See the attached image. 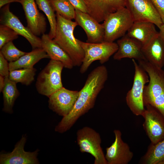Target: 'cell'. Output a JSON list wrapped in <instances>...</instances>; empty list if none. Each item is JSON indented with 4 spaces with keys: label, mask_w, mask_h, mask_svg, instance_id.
Masks as SVG:
<instances>
[{
    "label": "cell",
    "mask_w": 164,
    "mask_h": 164,
    "mask_svg": "<svg viewBox=\"0 0 164 164\" xmlns=\"http://www.w3.org/2000/svg\"><path fill=\"white\" fill-rule=\"evenodd\" d=\"M108 78L107 69L103 65L98 66L90 73L84 86L79 91L73 109L68 114L63 117L55 127V131L62 133L69 130L81 116L94 107L96 98Z\"/></svg>",
    "instance_id": "cell-1"
},
{
    "label": "cell",
    "mask_w": 164,
    "mask_h": 164,
    "mask_svg": "<svg viewBox=\"0 0 164 164\" xmlns=\"http://www.w3.org/2000/svg\"><path fill=\"white\" fill-rule=\"evenodd\" d=\"M56 27L55 36L53 40L68 55L73 66L79 67L82 64L84 53L81 46L79 39L74 35V30L78 26L75 21L67 19L56 13Z\"/></svg>",
    "instance_id": "cell-2"
},
{
    "label": "cell",
    "mask_w": 164,
    "mask_h": 164,
    "mask_svg": "<svg viewBox=\"0 0 164 164\" xmlns=\"http://www.w3.org/2000/svg\"><path fill=\"white\" fill-rule=\"evenodd\" d=\"M138 62L149 77L148 84L144 89V105L152 106L164 117V70L146 60Z\"/></svg>",
    "instance_id": "cell-3"
},
{
    "label": "cell",
    "mask_w": 164,
    "mask_h": 164,
    "mask_svg": "<svg viewBox=\"0 0 164 164\" xmlns=\"http://www.w3.org/2000/svg\"><path fill=\"white\" fill-rule=\"evenodd\" d=\"M103 22L104 42H111L125 35L134 21L130 11L125 7L109 14Z\"/></svg>",
    "instance_id": "cell-4"
},
{
    "label": "cell",
    "mask_w": 164,
    "mask_h": 164,
    "mask_svg": "<svg viewBox=\"0 0 164 164\" xmlns=\"http://www.w3.org/2000/svg\"><path fill=\"white\" fill-rule=\"evenodd\" d=\"M135 68L133 84L127 92L126 101L127 104L132 113L136 116H142L145 110L143 94L145 86L149 81L146 72L132 59Z\"/></svg>",
    "instance_id": "cell-5"
},
{
    "label": "cell",
    "mask_w": 164,
    "mask_h": 164,
    "mask_svg": "<svg viewBox=\"0 0 164 164\" xmlns=\"http://www.w3.org/2000/svg\"><path fill=\"white\" fill-rule=\"evenodd\" d=\"M64 66L61 62L51 60L40 72L36 87L40 94L49 97L63 87L61 75Z\"/></svg>",
    "instance_id": "cell-6"
},
{
    "label": "cell",
    "mask_w": 164,
    "mask_h": 164,
    "mask_svg": "<svg viewBox=\"0 0 164 164\" xmlns=\"http://www.w3.org/2000/svg\"><path fill=\"white\" fill-rule=\"evenodd\" d=\"M79 42L84 53V58L80 70L81 73H85L95 61L99 60L101 64L107 62L118 49L117 43L114 42L93 43L84 42L80 40Z\"/></svg>",
    "instance_id": "cell-7"
},
{
    "label": "cell",
    "mask_w": 164,
    "mask_h": 164,
    "mask_svg": "<svg viewBox=\"0 0 164 164\" xmlns=\"http://www.w3.org/2000/svg\"><path fill=\"white\" fill-rule=\"evenodd\" d=\"M77 142L82 153L90 154L94 158V164H108L101 146L99 134L93 128L84 127L77 130Z\"/></svg>",
    "instance_id": "cell-8"
},
{
    "label": "cell",
    "mask_w": 164,
    "mask_h": 164,
    "mask_svg": "<svg viewBox=\"0 0 164 164\" xmlns=\"http://www.w3.org/2000/svg\"><path fill=\"white\" fill-rule=\"evenodd\" d=\"M126 1V7L130 11L134 22H150L159 28L163 24L160 15L151 0Z\"/></svg>",
    "instance_id": "cell-9"
},
{
    "label": "cell",
    "mask_w": 164,
    "mask_h": 164,
    "mask_svg": "<svg viewBox=\"0 0 164 164\" xmlns=\"http://www.w3.org/2000/svg\"><path fill=\"white\" fill-rule=\"evenodd\" d=\"M145 106L143 126L151 143L155 144L164 139V117L152 106Z\"/></svg>",
    "instance_id": "cell-10"
},
{
    "label": "cell",
    "mask_w": 164,
    "mask_h": 164,
    "mask_svg": "<svg viewBox=\"0 0 164 164\" xmlns=\"http://www.w3.org/2000/svg\"><path fill=\"white\" fill-rule=\"evenodd\" d=\"M79 94V91L70 90L63 87L49 97V107L58 115L65 116L73 109Z\"/></svg>",
    "instance_id": "cell-11"
},
{
    "label": "cell",
    "mask_w": 164,
    "mask_h": 164,
    "mask_svg": "<svg viewBox=\"0 0 164 164\" xmlns=\"http://www.w3.org/2000/svg\"><path fill=\"white\" fill-rule=\"evenodd\" d=\"M1 24L7 26L19 35L25 38L31 44L32 50L42 48L41 38L35 35L27 27H25L19 18L9 9V4L2 9L0 18Z\"/></svg>",
    "instance_id": "cell-12"
},
{
    "label": "cell",
    "mask_w": 164,
    "mask_h": 164,
    "mask_svg": "<svg viewBox=\"0 0 164 164\" xmlns=\"http://www.w3.org/2000/svg\"><path fill=\"white\" fill-rule=\"evenodd\" d=\"M114 133V141L106 149L105 156L108 164H128L133 158V153L128 145L123 141L121 132L115 129Z\"/></svg>",
    "instance_id": "cell-13"
},
{
    "label": "cell",
    "mask_w": 164,
    "mask_h": 164,
    "mask_svg": "<svg viewBox=\"0 0 164 164\" xmlns=\"http://www.w3.org/2000/svg\"><path fill=\"white\" fill-rule=\"evenodd\" d=\"M26 141V135H23L15 145L12 151L10 153H1V164H37L39 162L37 158L39 150L33 152H26L24 147Z\"/></svg>",
    "instance_id": "cell-14"
},
{
    "label": "cell",
    "mask_w": 164,
    "mask_h": 164,
    "mask_svg": "<svg viewBox=\"0 0 164 164\" xmlns=\"http://www.w3.org/2000/svg\"><path fill=\"white\" fill-rule=\"evenodd\" d=\"M75 21L85 32L87 42L100 43L104 42V30L102 24H100L88 13L75 10Z\"/></svg>",
    "instance_id": "cell-15"
},
{
    "label": "cell",
    "mask_w": 164,
    "mask_h": 164,
    "mask_svg": "<svg viewBox=\"0 0 164 164\" xmlns=\"http://www.w3.org/2000/svg\"><path fill=\"white\" fill-rule=\"evenodd\" d=\"M88 13L100 23L110 13L126 5V0H83Z\"/></svg>",
    "instance_id": "cell-16"
},
{
    "label": "cell",
    "mask_w": 164,
    "mask_h": 164,
    "mask_svg": "<svg viewBox=\"0 0 164 164\" xmlns=\"http://www.w3.org/2000/svg\"><path fill=\"white\" fill-rule=\"evenodd\" d=\"M27 22V27L35 35L38 36L44 34L46 22L44 16L38 10L35 0H21Z\"/></svg>",
    "instance_id": "cell-17"
},
{
    "label": "cell",
    "mask_w": 164,
    "mask_h": 164,
    "mask_svg": "<svg viewBox=\"0 0 164 164\" xmlns=\"http://www.w3.org/2000/svg\"><path fill=\"white\" fill-rule=\"evenodd\" d=\"M117 43L118 49L114 54V60L129 58L138 61L146 60L142 51V45L138 40L126 34L118 40Z\"/></svg>",
    "instance_id": "cell-18"
},
{
    "label": "cell",
    "mask_w": 164,
    "mask_h": 164,
    "mask_svg": "<svg viewBox=\"0 0 164 164\" xmlns=\"http://www.w3.org/2000/svg\"><path fill=\"white\" fill-rule=\"evenodd\" d=\"M142 51L146 60L155 66H164V42L158 33L148 43L142 46Z\"/></svg>",
    "instance_id": "cell-19"
},
{
    "label": "cell",
    "mask_w": 164,
    "mask_h": 164,
    "mask_svg": "<svg viewBox=\"0 0 164 164\" xmlns=\"http://www.w3.org/2000/svg\"><path fill=\"white\" fill-rule=\"evenodd\" d=\"M42 47L51 60L62 63L64 67L71 69L73 65L72 60L67 53L48 34H44L41 38Z\"/></svg>",
    "instance_id": "cell-20"
},
{
    "label": "cell",
    "mask_w": 164,
    "mask_h": 164,
    "mask_svg": "<svg viewBox=\"0 0 164 164\" xmlns=\"http://www.w3.org/2000/svg\"><path fill=\"white\" fill-rule=\"evenodd\" d=\"M155 26L149 21H135L126 34L140 42L143 46L148 43L158 33Z\"/></svg>",
    "instance_id": "cell-21"
},
{
    "label": "cell",
    "mask_w": 164,
    "mask_h": 164,
    "mask_svg": "<svg viewBox=\"0 0 164 164\" xmlns=\"http://www.w3.org/2000/svg\"><path fill=\"white\" fill-rule=\"evenodd\" d=\"M50 57L42 48H37L20 57L16 61L9 63V71L23 68L33 67L40 60Z\"/></svg>",
    "instance_id": "cell-22"
},
{
    "label": "cell",
    "mask_w": 164,
    "mask_h": 164,
    "mask_svg": "<svg viewBox=\"0 0 164 164\" xmlns=\"http://www.w3.org/2000/svg\"><path fill=\"white\" fill-rule=\"evenodd\" d=\"M16 83L11 80L9 76L5 77V84L2 91L3 99V111L7 113H13L15 100L19 95Z\"/></svg>",
    "instance_id": "cell-23"
},
{
    "label": "cell",
    "mask_w": 164,
    "mask_h": 164,
    "mask_svg": "<svg viewBox=\"0 0 164 164\" xmlns=\"http://www.w3.org/2000/svg\"><path fill=\"white\" fill-rule=\"evenodd\" d=\"M141 163L145 164H164V139L158 143H151L142 158Z\"/></svg>",
    "instance_id": "cell-24"
},
{
    "label": "cell",
    "mask_w": 164,
    "mask_h": 164,
    "mask_svg": "<svg viewBox=\"0 0 164 164\" xmlns=\"http://www.w3.org/2000/svg\"><path fill=\"white\" fill-rule=\"evenodd\" d=\"M39 9L43 12L48 19L50 25L48 34L49 37L53 39L55 35L56 27V18L55 10L50 0H35Z\"/></svg>",
    "instance_id": "cell-25"
},
{
    "label": "cell",
    "mask_w": 164,
    "mask_h": 164,
    "mask_svg": "<svg viewBox=\"0 0 164 164\" xmlns=\"http://www.w3.org/2000/svg\"><path fill=\"white\" fill-rule=\"evenodd\" d=\"M36 71L33 67L15 70L10 71L9 77L16 83H20L28 86L34 80Z\"/></svg>",
    "instance_id": "cell-26"
},
{
    "label": "cell",
    "mask_w": 164,
    "mask_h": 164,
    "mask_svg": "<svg viewBox=\"0 0 164 164\" xmlns=\"http://www.w3.org/2000/svg\"><path fill=\"white\" fill-rule=\"evenodd\" d=\"M50 0L56 13L67 19H75V9L68 0Z\"/></svg>",
    "instance_id": "cell-27"
},
{
    "label": "cell",
    "mask_w": 164,
    "mask_h": 164,
    "mask_svg": "<svg viewBox=\"0 0 164 164\" xmlns=\"http://www.w3.org/2000/svg\"><path fill=\"white\" fill-rule=\"evenodd\" d=\"M0 52L9 62L16 61L20 57L26 53L17 49L12 41L5 44L0 49Z\"/></svg>",
    "instance_id": "cell-28"
},
{
    "label": "cell",
    "mask_w": 164,
    "mask_h": 164,
    "mask_svg": "<svg viewBox=\"0 0 164 164\" xmlns=\"http://www.w3.org/2000/svg\"><path fill=\"white\" fill-rule=\"evenodd\" d=\"M19 35L9 27L0 25V49L6 43L17 39Z\"/></svg>",
    "instance_id": "cell-29"
},
{
    "label": "cell",
    "mask_w": 164,
    "mask_h": 164,
    "mask_svg": "<svg viewBox=\"0 0 164 164\" xmlns=\"http://www.w3.org/2000/svg\"><path fill=\"white\" fill-rule=\"evenodd\" d=\"M0 52V75L4 77L9 76V63Z\"/></svg>",
    "instance_id": "cell-30"
},
{
    "label": "cell",
    "mask_w": 164,
    "mask_h": 164,
    "mask_svg": "<svg viewBox=\"0 0 164 164\" xmlns=\"http://www.w3.org/2000/svg\"><path fill=\"white\" fill-rule=\"evenodd\" d=\"M164 23V0H151Z\"/></svg>",
    "instance_id": "cell-31"
},
{
    "label": "cell",
    "mask_w": 164,
    "mask_h": 164,
    "mask_svg": "<svg viewBox=\"0 0 164 164\" xmlns=\"http://www.w3.org/2000/svg\"><path fill=\"white\" fill-rule=\"evenodd\" d=\"M75 10L88 13L87 7L83 0H68Z\"/></svg>",
    "instance_id": "cell-32"
},
{
    "label": "cell",
    "mask_w": 164,
    "mask_h": 164,
    "mask_svg": "<svg viewBox=\"0 0 164 164\" xmlns=\"http://www.w3.org/2000/svg\"><path fill=\"white\" fill-rule=\"evenodd\" d=\"M21 0H0V8L1 9L5 5L13 2H20Z\"/></svg>",
    "instance_id": "cell-33"
},
{
    "label": "cell",
    "mask_w": 164,
    "mask_h": 164,
    "mask_svg": "<svg viewBox=\"0 0 164 164\" xmlns=\"http://www.w3.org/2000/svg\"><path fill=\"white\" fill-rule=\"evenodd\" d=\"M5 84V77L0 75V91L2 92Z\"/></svg>",
    "instance_id": "cell-34"
},
{
    "label": "cell",
    "mask_w": 164,
    "mask_h": 164,
    "mask_svg": "<svg viewBox=\"0 0 164 164\" xmlns=\"http://www.w3.org/2000/svg\"><path fill=\"white\" fill-rule=\"evenodd\" d=\"M159 29V34L164 42V23H163Z\"/></svg>",
    "instance_id": "cell-35"
}]
</instances>
